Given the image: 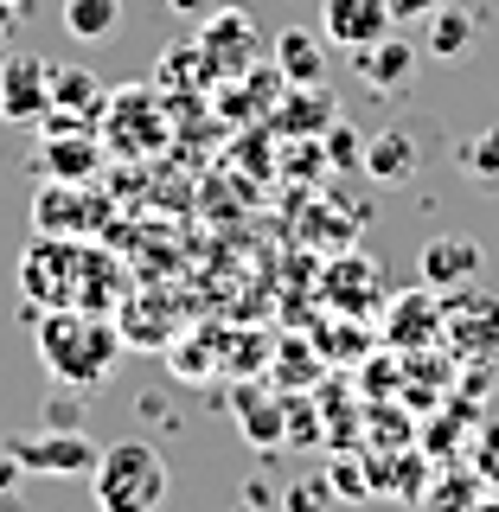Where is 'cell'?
<instances>
[{"label":"cell","instance_id":"cell-1","mask_svg":"<svg viewBox=\"0 0 499 512\" xmlns=\"http://www.w3.org/2000/svg\"><path fill=\"white\" fill-rule=\"evenodd\" d=\"M167 455L154 442H109L96 448V468H90V493L103 512H160L167 506Z\"/></svg>","mask_w":499,"mask_h":512},{"label":"cell","instance_id":"cell-2","mask_svg":"<svg viewBox=\"0 0 499 512\" xmlns=\"http://www.w3.org/2000/svg\"><path fill=\"white\" fill-rule=\"evenodd\" d=\"M39 352L52 365V378L64 384H103L116 372V352H122V333L103 327L96 314H45L39 320Z\"/></svg>","mask_w":499,"mask_h":512},{"label":"cell","instance_id":"cell-3","mask_svg":"<svg viewBox=\"0 0 499 512\" xmlns=\"http://www.w3.org/2000/svg\"><path fill=\"white\" fill-rule=\"evenodd\" d=\"M52 71L39 52H7L0 58V122H45L52 116Z\"/></svg>","mask_w":499,"mask_h":512},{"label":"cell","instance_id":"cell-4","mask_svg":"<svg viewBox=\"0 0 499 512\" xmlns=\"http://www.w3.org/2000/svg\"><path fill=\"white\" fill-rule=\"evenodd\" d=\"M7 455L20 461L26 474H90L96 448L77 436V429H45V436H7Z\"/></svg>","mask_w":499,"mask_h":512},{"label":"cell","instance_id":"cell-5","mask_svg":"<svg viewBox=\"0 0 499 512\" xmlns=\"http://www.w3.org/2000/svg\"><path fill=\"white\" fill-rule=\"evenodd\" d=\"M391 20V0H320V32H327L340 52H359V45L384 39Z\"/></svg>","mask_w":499,"mask_h":512},{"label":"cell","instance_id":"cell-6","mask_svg":"<svg viewBox=\"0 0 499 512\" xmlns=\"http://www.w3.org/2000/svg\"><path fill=\"white\" fill-rule=\"evenodd\" d=\"M352 71L365 77V90L397 96V90H410V77H416V52H410V39L384 32V39H372V45H359V52H352Z\"/></svg>","mask_w":499,"mask_h":512},{"label":"cell","instance_id":"cell-7","mask_svg":"<svg viewBox=\"0 0 499 512\" xmlns=\"http://www.w3.org/2000/svg\"><path fill=\"white\" fill-rule=\"evenodd\" d=\"M416 276H423V288L448 295V288H461V282L480 276V244H474V237H436V244H423Z\"/></svg>","mask_w":499,"mask_h":512},{"label":"cell","instance_id":"cell-8","mask_svg":"<svg viewBox=\"0 0 499 512\" xmlns=\"http://www.w3.org/2000/svg\"><path fill=\"white\" fill-rule=\"evenodd\" d=\"M276 71L288 77V84H320V77H327V32L288 26L276 39Z\"/></svg>","mask_w":499,"mask_h":512},{"label":"cell","instance_id":"cell-9","mask_svg":"<svg viewBox=\"0 0 499 512\" xmlns=\"http://www.w3.org/2000/svg\"><path fill=\"white\" fill-rule=\"evenodd\" d=\"M442 320L455 327L461 352H474V359H493V352H499V301L468 295V301H461V314H448V308H442Z\"/></svg>","mask_w":499,"mask_h":512},{"label":"cell","instance_id":"cell-10","mask_svg":"<svg viewBox=\"0 0 499 512\" xmlns=\"http://www.w3.org/2000/svg\"><path fill=\"white\" fill-rule=\"evenodd\" d=\"M372 180L384 186H397V180H410L416 173V141H410V128H378L372 141H365V160H359Z\"/></svg>","mask_w":499,"mask_h":512},{"label":"cell","instance_id":"cell-11","mask_svg":"<svg viewBox=\"0 0 499 512\" xmlns=\"http://www.w3.org/2000/svg\"><path fill=\"white\" fill-rule=\"evenodd\" d=\"M39 154H45V173H52V180L84 186L90 173H96V160H103V141H90V135H52Z\"/></svg>","mask_w":499,"mask_h":512},{"label":"cell","instance_id":"cell-12","mask_svg":"<svg viewBox=\"0 0 499 512\" xmlns=\"http://www.w3.org/2000/svg\"><path fill=\"white\" fill-rule=\"evenodd\" d=\"M423 52H436L442 64H461L474 52V13H461V7H436L429 13V45Z\"/></svg>","mask_w":499,"mask_h":512},{"label":"cell","instance_id":"cell-13","mask_svg":"<svg viewBox=\"0 0 499 512\" xmlns=\"http://www.w3.org/2000/svg\"><path fill=\"white\" fill-rule=\"evenodd\" d=\"M327 122H333V96L320 90V84H295V96L276 109V128H288V135H327Z\"/></svg>","mask_w":499,"mask_h":512},{"label":"cell","instance_id":"cell-14","mask_svg":"<svg viewBox=\"0 0 499 512\" xmlns=\"http://www.w3.org/2000/svg\"><path fill=\"white\" fill-rule=\"evenodd\" d=\"M122 26V0H64V32L77 45H96Z\"/></svg>","mask_w":499,"mask_h":512},{"label":"cell","instance_id":"cell-15","mask_svg":"<svg viewBox=\"0 0 499 512\" xmlns=\"http://www.w3.org/2000/svg\"><path fill=\"white\" fill-rule=\"evenodd\" d=\"M52 109H71V116L103 109V77L84 71V64H64V71H52Z\"/></svg>","mask_w":499,"mask_h":512},{"label":"cell","instance_id":"cell-16","mask_svg":"<svg viewBox=\"0 0 499 512\" xmlns=\"http://www.w3.org/2000/svg\"><path fill=\"white\" fill-rule=\"evenodd\" d=\"M352 288L365 295V308H372V301L384 295V276H378V263H372V256H340V269L327 276V295L340 301V308H352Z\"/></svg>","mask_w":499,"mask_h":512},{"label":"cell","instance_id":"cell-17","mask_svg":"<svg viewBox=\"0 0 499 512\" xmlns=\"http://www.w3.org/2000/svg\"><path fill=\"white\" fill-rule=\"evenodd\" d=\"M237 423H244V436L250 442H263V448H282V436H288V416H282V404L276 397H256V391H244L237 397Z\"/></svg>","mask_w":499,"mask_h":512},{"label":"cell","instance_id":"cell-18","mask_svg":"<svg viewBox=\"0 0 499 512\" xmlns=\"http://www.w3.org/2000/svg\"><path fill=\"white\" fill-rule=\"evenodd\" d=\"M455 160L474 173V180H487V186H499V128H480L474 141H461L455 148Z\"/></svg>","mask_w":499,"mask_h":512},{"label":"cell","instance_id":"cell-19","mask_svg":"<svg viewBox=\"0 0 499 512\" xmlns=\"http://www.w3.org/2000/svg\"><path fill=\"white\" fill-rule=\"evenodd\" d=\"M320 154H327L333 167H359V160H365V141L352 135V128H340V116H333V122H327V141H320Z\"/></svg>","mask_w":499,"mask_h":512},{"label":"cell","instance_id":"cell-20","mask_svg":"<svg viewBox=\"0 0 499 512\" xmlns=\"http://www.w3.org/2000/svg\"><path fill=\"white\" fill-rule=\"evenodd\" d=\"M474 474L487 480V487H499V423L480 429V442H474Z\"/></svg>","mask_w":499,"mask_h":512},{"label":"cell","instance_id":"cell-21","mask_svg":"<svg viewBox=\"0 0 499 512\" xmlns=\"http://www.w3.org/2000/svg\"><path fill=\"white\" fill-rule=\"evenodd\" d=\"M45 429H77V404H71V397H45Z\"/></svg>","mask_w":499,"mask_h":512},{"label":"cell","instance_id":"cell-22","mask_svg":"<svg viewBox=\"0 0 499 512\" xmlns=\"http://www.w3.org/2000/svg\"><path fill=\"white\" fill-rule=\"evenodd\" d=\"M436 7H448V0H391V20H429Z\"/></svg>","mask_w":499,"mask_h":512},{"label":"cell","instance_id":"cell-23","mask_svg":"<svg viewBox=\"0 0 499 512\" xmlns=\"http://www.w3.org/2000/svg\"><path fill=\"white\" fill-rule=\"evenodd\" d=\"M327 480H333V493H346V500H352V493H365V474L359 468H333Z\"/></svg>","mask_w":499,"mask_h":512},{"label":"cell","instance_id":"cell-24","mask_svg":"<svg viewBox=\"0 0 499 512\" xmlns=\"http://www.w3.org/2000/svg\"><path fill=\"white\" fill-rule=\"evenodd\" d=\"M288 512H320V487H288Z\"/></svg>","mask_w":499,"mask_h":512},{"label":"cell","instance_id":"cell-25","mask_svg":"<svg viewBox=\"0 0 499 512\" xmlns=\"http://www.w3.org/2000/svg\"><path fill=\"white\" fill-rule=\"evenodd\" d=\"M20 474H26V468H20V461L7 455V448H0V493H7V487H13V480H20Z\"/></svg>","mask_w":499,"mask_h":512},{"label":"cell","instance_id":"cell-26","mask_svg":"<svg viewBox=\"0 0 499 512\" xmlns=\"http://www.w3.org/2000/svg\"><path fill=\"white\" fill-rule=\"evenodd\" d=\"M173 13H205V0H167Z\"/></svg>","mask_w":499,"mask_h":512},{"label":"cell","instance_id":"cell-27","mask_svg":"<svg viewBox=\"0 0 499 512\" xmlns=\"http://www.w3.org/2000/svg\"><path fill=\"white\" fill-rule=\"evenodd\" d=\"M468 512H499V500H474V506H468Z\"/></svg>","mask_w":499,"mask_h":512}]
</instances>
